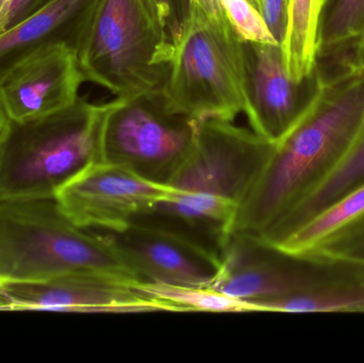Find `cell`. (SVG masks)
Listing matches in <instances>:
<instances>
[{
	"mask_svg": "<svg viewBox=\"0 0 364 363\" xmlns=\"http://www.w3.org/2000/svg\"><path fill=\"white\" fill-rule=\"evenodd\" d=\"M363 121L364 66L318 62L309 100L237 209L232 234L261 236L299 206L339 166Z\"/></svg>",
	"mask_w": 364,
	"mask_h": 363,
	"instance_id": "6da1fadb",
	"label": "cell"
},
{
	"mask_svg": "<svg viewBox=\"0 0 364 363\" xmlns=\"http://www.w3.org/2000/svg\"><path fill=\"white\" fill-rule=\"evenodd\" d=\"M102 104L79 98L27 121L6 119L0 132V200H48L100 162Z\"/></svg>",
	"mask_w": 364,
	"mask_h": 363,
	"instance_id": "7a4b0ae2",
	"label": "cell"
},
{
	"mask_svg": "<svg viewBox=\"0 0 364 363\" xmlns=\"http://www.w3.org/2000/svg\"><path fill=\"white\" fill-rule=\"evenodd\" d=\"M75 272L140 279L100 232L75 224L55 198L0 200V281Z\"/></svg>",
	"mask_w": 364,
	"mask_h": 363,
	"instance_id": "3957f363",
	"label": "cell"
},
{
	"mask_svg": "<svg viewBox=\"0 0 364 363\" xmlns=\"http://www.w3.org/2000/svg\"><path fill=\"white\" fill-rule=\"evenodd\" d=\"M173 55L145 0H100L77 49L85 82L117 97L161 91Z\"/></svg>",
	"mask_w": 364,
	"mask_h": 363,
	"instance_id": "277c9868",
	"label": "cell"
},
{
	"mask_svg": "<svg viewBox=\"0 0 364 363\" xmlns=\"http://www.w3.org/2000/svg\"><path fill=\"white\" fill-rule=\"evenodd\" d=\"M241 40L232 26L191 12L161 90L166 108L198 123L244 113Z\"/></svg>",
	"mask_w": 364,
	"mask_h": 363,
	"instance_id": "5b68a950",
	"label": "cell"
},
{
	"mask_svg": "<svg viewBox=\"0 0 364 363\" xmlns=\"http://www.w3.org/2000/svg\"><path fill=\"white\" fill-rule=\"evenodd\" d=\"M198 124L171 113L161 91L117 97L102 104L100 162L170 185L194 147Z\"/></svg>",
	"mask_w": 364,
	"mask_h": 363,
	"instance_id": "8992f818",
	"label": "cell"
},
{
	"mask_svg": "<svg viewBox=\"0 0 364 363\" xmlns=\"http://www.w3.org/2000/svg\"><path fill=\"white\" fill-rule=\"evenodd\" d=\"M274 149V143L233 121H200L194 147L170 187L178 192L225 198L239 209Z\"/></svg>",
	"mask_w": 364,
	"mask_h": 363,
	"instance_id": "52a82bcc",
	"label": "cell"
},
{
	"mask_svg": "<svg viewBox=\"0 0 364 363\" xmlns=\"http://www.w3.org/2000/svg\"><path fill=\"white\" fill-rule=\"evenodd\" d=\"M337 266L290 255L258 236L233 232L211 287L246 302L279 298L335 278Z\"/></svg>",
	"mask_w": 364,
	"mask_h": 363,
	"instance_id": "ba28073f",
	"label": "cell"
},
{
	"mask_svg": "<svg viewBox=\"0 0 364 363\" xmlns=\"http://www.w3.org/2000/svg\"><path fill=\"white\" fill-rule=\"evenodd\" d=\"M138 279L100 272H75L36 281H0L10 311L61 313H178L176 307L146 296Z\"/></svg>",
	"mask_w": 364,
	"mask_h": 363,
	"instance_id": "9c48e42d",
	"label": "cell"
},
{
	"mask_svg": "<svg viewBox=\"0 0 364 363\" xmlns=\"http://www.w3.org/2000/svg\"><path fill=\"white\" fill-rule=\"evenodd\" d=\"M241 47L244 114L252 131L276 144L301 117L314 90L316 72L299 83L289 75L282 45L242 38Z\"/></svg>",
	"mask_w": 364,
	"mask_h": 363,
	"instance_id": "30bf717a",
	"label": "cell"
},
{
	"mask_svg": "<svg viewBox=\"0 0 364 363\" xmlns=\"http://www.w3.org/2000/svg\"><path fill=\"white\" fill-rule=\"evenodd\" d=\"M171 190L170 185L145 180L121 166L97 162L65 185L55 200L80 227L117 230Z\"/></svg>",
	"mask_w": 364,
	"mask_h": 363,
	"instance_id": "8fae6325",
	"label": "cell"
},
{
	"mask_svg": "<svg viewBox=\"0 0 364 363\" xmlns=\"http://www.w3.org/2000/svg\"><path fill=\"white\" fill-rule=\"evenodd\" d=\"M83 82L76 50L63 43L48 45L0 78V107L12 121L38 119L75 104Z\"/></svg>",
	"mask_w": 364,
	"mask_h": 363,
	"instance_id": "7c38bea8",
	"label": "cell"
},
{
	"mask_svg": "<svg viewBox=\"0 0 364 363\" xmlns=\"http://www.w3.org/2000/svg\"><path fill=\"white\" fill-rule=\"evenodd\" d=\"M96 230L140 281L181 286H212L220 260L161 230L129 224L117 230Z\"/></svg>",
	"mask_w": 364,
	"mask_h": 363,
	"instance_id": "4fadbf2b",
	"label": "cell"
},
{
	"mask_svg": "<svg viewBox=\"0 0 364 363\" xmlns=\"http://www.w3.org/2000/svg\"><path fill=\"white\" fill-rule=\"evenodd\" d=\"M237 212V205L230 200L172 188L132 223L178 237L220 260L232 234Z\"/></svg>",
	"mask_w": 364,
	"mask_h": 363,
	"instance_id": "5bb4252c",
	"label": "cell"
},
{
	"mask_svg": "<svg viewBox=\"0 0 364 363\" xmlns=\"http://www.w3.org/2000/svg\"><path fill=\"white\" fill-rule=\"evenodd\" d=\"M100 0H50L0 34V78L15 64L48 45L78 49Z\"/></svg>",
	"mask_w": 364,
	"mask_h": 363,
	"instance_id": "9a60e30c",
	"label": "cell"
},
{
	"mask_svg": "<svg viewBox=\"0 0 364 363\" xmlns=\"http://www.w3.org/2000/svg\"><path fill=\"white\" fill-rule=\"evenodd\" d=\"M364 232V183L314 215L277 249L305 259L318 260Z\"/></svg>",
	"mask_w": 364,
	"mask_h": 363,
	"instance_id": "2e32d148",
	"label": "cell"
},
{
	"mask_svg": "<svg viewBox=\"0 0 364 363\" xmlns=\"http://www.w3.org/2000/svg\"><path fill=\"white\" fill-rule=\"evenodd\" d=\"M363 183L364 121L348 153L324 183L299 206L263 232L260 238L275 246L314 215Z\"/></svg>",
	"mask_w": 364,
	"mask_h": 363,
	"instance_id": "e0dca14e",
	"label": "cell"
},
{
	"mask_svg": "<svg viewBox=\"0 0 364 363\" xmlns=\"http://www.w3.org/2000/svg\"><path fill=\"white\" fill-rule=\"evenodd\" d=\"M333 264L337 266V275L323 285L250 303L258 313H364V281L353 277L341 262Z\"/></svg>",
	"mask_w": 364,
	"mask_h": 363,
	"instance_id": "ac0fdd59",
	"label": "cell"
},
{
	"mask_svg": "<svg viewBox=\"0 0 364 363\" xmlns=\"http://www.w3.org/2000/svg\"><path fill=\"white\" fill-rule=\"evenodd\" d=\"M323 6L324 0H288L282 48L289 75L299 83L309 79L318 65V33Z\"/></svg>",
	"mask_w": 364,
	"mask_h": 363,
	"instance_id": "d6986e66",
	"label": "cell"
},
{
	"mask_svg": "<svg viewBox=\"0 0 364 363\" xmlns=\"http://www.w3.org/2000/svg\"><path fill=\"white\" fill-rule=\"evenodd\" d=\"M364 36V0H326L318 33V62L354 55Z\"/></svg>",
	"mask_w": 364,
	"mask_h": 363,
	"instance_id": "ffe728a7",
	"label": "cell"
},
{
	"mask_svg": "<svg viewBox=\"0 0 364 363\" xmlns=\"http://www.w3.org/2000/svg\"><path fill=\"white\" fill-rule=\"evenodd\" d=\"M136 287L176 307L178 313H258L255 304L237 300L211 286H181L139 281Z\"/></svg>",
	"mask_w": 364,
	"mask_h": 363,
	"instance_id": "44dd1931",
	"label": "cell"
},
{
	"mask_svg": "<svg viewBox=\"0 0 364 363\" xmlns=\"http://www.w3.org/2000/svg\"><path fill=\"white\" fill-rule=\"evenodd\" d=\"M220 2L240 38L254 42L278 44L264 19L250 0H220Z\"/></svg>",
	"mask_w": 364,
	"mask_h": 363,
	"instance_id": "7402d4cb",
	"label": "cell"
},
{
	"mask_svg": "<svg viewBox=\"0 0 364 363\" xmlns=\"http://www.w3.org/2000/svg\"><path fill=\"white\" fill-rule=\"evenodd\" d=\"M145 2L166 43L175 53L190 17V0H145Z\"/></svg>",
	"mask_w": 364,
	"mask_h": 363,
	"instance_id": "603a6c76",
	"label": "cell"
},
{
	"mask_svg": "<svg viewBox=\"0 0 364 363\" xmlns=\"http://www.w3.org/2000/svg\"><path fill=\"white\" fill-rule=\"evenodd\" d=\"M256 9L278 44L282 45L286 34L288 0H257Z\"/></svg>",
	"mask_w": 364,
	"mask_h": 363,
	"instance_id": "cb8c5ba5",
	"label": "cell"
},
{
	"mask_svg": "<svg viewBox=\"0 0 364 363\" xmlns=\"http://www.w3.org/2000/svg\"><path fill=\"white\" fill-rule=\"evenodd\" d=\"M50 0H0V34L36 12Z\"/></svg>",
	"mask_w": 364,
	"mask_h": 363,
	"instance_id": "d4e9b609",
	"label": "cell"
},
{
	"mask_svg": "<svg viewBox=\"0 0 364 363\" xmlns=\"http://www.w3.org/2000/svg\"><path fill=\"white\" fill-rule=\"evenodd\" d=\"M321 261L364 262V232L354 238L342 243L326 255L321 257Z\"/></svg>",
	"mask_w": 364,
	"mask_h": 363,
	"instance_id": "484cf974",
	"label": "cell"
},
{
	"mask_svg": "<svg viewBox=\"0 0 364 363\" xmlns=\"http://www.w3.org/2000/svg\"><path fill=\"white\" fill-rule=\"evenodd\" d=\"M190 12H197L220 27L232 26L227 18L220 0H190Z\"/></svg>",
	"mask_w": 364,
	"mask_h": 363,
	"instance_id": "4316f807",
	"label": "cell"
},
{
	"mask_svg": "<svg viewBox=\"0 0 364 363\" xmlns=\"http://www.w3.org/2000/svg\"><path fill=\"white\" fill-rule=\"evenodd\" d=\"M341 264L346 266V270L353 277L364 281V262H341Z\"/></svg>",
	"mask_w": 364,
	"mask_h": 363,
	"instance_id": "83f0119b",
	"label": "cell"
},
{
	"mask_svg": "<svg viewBox=\"0 0 364 363\" xmlns=\"http://www.w3.org/2000/svg\"><path fill=\"white\" fill-rule=\"evenodd\" d=\"M353 55H354L355 59H356L361 65L364 66V36L361 42L359 43L358 47H357Z\"/></svg>",
	"mask_w": 364,
	"mask_h": 363,
	"instance_id": "f1b7e54d",
	"label": "cell"
},
{
	"mask_svg": "<svg viewBox=\"0 0 364 363\" xmlns=\"http://www.w3.org/2000/svg\"><path fill=\"white\" fill-rule=\"evenodd\" d=\"M0 311H10L8 302L1 293H0Z\"/></svg>",
	"mask_w": 364,
	"mask_h": 363,
	"instance_id": "f546056e",
	"label": "cell"
},
{
	"mask_svg": "<svg viewBox=\"0 0 364 363\" xmlns=\"http://www.w3.org/2000/svg\"><path fill=\"white\" fill-rule=\"evenodd\" d=\"M6 121V115H4V111H2L1 107H0V132H1L2 128H4Z\"/></svg>",
	"mask_w": 364,
	"mask_h": 363,
	"instance_id": "4dcf8cb0",
	"label": "cell"
},
{
	"mask_svg": "<svg viewBox=\"0 0 364 363\" xmlns=\"http://www.w3.org/2000/svg\"><path fill=\"white\" fill-rule=\"evenodd\" d=\"M250 1L252 2V6H254L255 8H256V1H257V0H250ZM258 12H259V11H258Z\"/></svg>",
	"mask_w": 364,
	"mask_h": 363,
	"instance_id": "1f68e13d",
	"label": "cell"
},
{
	"mask_svg": "<svg viewBox=\"0 0 364 363\" xmlns=\"http://www.w3.org/2000/svg\"><path fill=\"white\" fill-rule=\"evenodd\" d=\"M326 1V0H324V2Z\"/></svg>",
	"mask_w": 364,
	"mask_h": 363,
	"instance_id": "d6a6232c",
	"label": "cell"
}]
</instances>
